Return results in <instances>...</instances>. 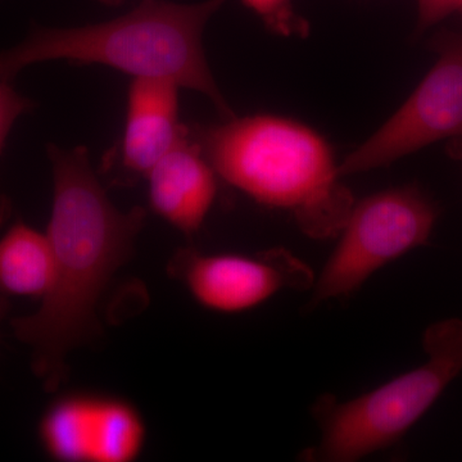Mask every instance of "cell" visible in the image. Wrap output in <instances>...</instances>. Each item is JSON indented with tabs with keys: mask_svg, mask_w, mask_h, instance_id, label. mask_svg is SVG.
<instances>
[{
	"mask_svg": "<svg viewBox=\"0 0 462 462\" xmlns=\"http://www.w3.org/2000/svg\"><path fill=\"white\" fill-rule=\"evenodd\" d=\"M53 205L47 236L53 282L38 311L12 320L32 351V367L48 393L66 378V358L100 336L98 305L115 273L133 256L147 212L121 211L109 199L83 145L47 147Z\"/></svg>",
	"mask_w": 462,
	"mask_h": 462,
	"instance_id": "cell-1",
	"label": "cell"
},
{
	"mask_svg": "<svg viewBox=\"0 0 462 462\" xmlns=\"http://www.w3.org/2000/svg\"><path fill=\"white\" fill-rule=\"evenodd\" d=\"M188 129L218 179L260 205L289 212L311 238L339 236L355 200L330 143L314 127L258 114Z\"/></svg>",
	"mask_w": 462,
	"mask_h": 462,
	"instance_id": "cell-2",
	"label": "cell"
},
{
	"mask_svg": "<svg viewBox=\"0 0 462 462\" xmlns=\"http://www.w3.org/2000/svg\"><path fill=\"white\" fill-rule=\"evenodd\" d=\"M225 0H143L105 23L79 27L32 25L23 42L0 51V81L14 83L26 67L63 60L112 67L132 78L169 79L211 100L221 117L234 114L216 83L203 47L206 25Z\"/></svg>",
	"mask_w": 462,
	"mask_h": 462,
	"instance_id": "cell-3",
	"label": "cell"
},
{
	"mask_svg": "<svg viewBox=\"0 0 462 462\" xmlns=\"http://www.w3.org/2000/svg\"><path fill=\"white\" fill-rule=\"evenodd\" d=\"M422 346L427 363L370 393L346 402L321 397L314 407L320 442L307 458L352 462L398 442L461 373L462 320L430 325Z\"/></svg>",
	"mask_w": 462,
	"mask_h": 462,
	"instance_id": "cell-4",
	"label": "cell"
},
{
	"mask_svg": "<svg viewBox=\"0 0 462 462\" xmlns=\"http://www.w3.org/2000/svg\"><path fill=\"white\" fill-rule=\"evenodd\" d=\"M437 217V207L415 187L378 191L355 203L310 309L348 297L384 264L427 243Z\"/></svg>",
	"mask_w": 462,
	"mask_h": 462,
	"instance_id": "cell-5",
	"label": "cell"
},
{
	"mask_svg": "<svg viewBox=\"0 0 462 462\" xmlns=\"http://www.w3.org/2000/svg\"><path fill=\"white\" fill-rule=\"evenodd\" d=\"M437 60L406 102L339 163L343 178L396 162L420 149L462 139V30L431 39Z\"/></svg>",
	"mask_w": 462,
	"mask_h": 462,
	"instance_id": "cell-6",
	"label": "cell"
},
{
	"mask_svg": "<svg viewBox=\"0 0 462 462\" xmlns=\"http://www.w3.org/2000/svg\"><path fill=\"white\" fill-rule=\"evenodd\" d=\"M44 454L60 462H133L147 439L144 418L125 398L67 392L51 401L38 425Z\"/></svg>",
	"mask_w": 462,
	"mask_h": 462,
	"instance_id": "cell-7",
	"label": "cell"
},
{
	"mask_svg": "<svg viewBox=\"0 0 462 462\" xmlns=\"http://www.w3.org/2000/svg\"><path fill=\"white\" fill-rule=\"evenodd\" d=\"M170 273L199 305L224 314L254 309L282 289L305 291L314 282L310 267L281 248L256 257L182 249L170 263Z\"/></svg>",
	"mask_w": 462,
	"mask_h": 462,
	"instance_id": "cell-8",
	"label": "cell"
},
{
	"mask_svg": "<svg viewBox=\"0 0 462 462\" xmlns=\"http://www.w3.org/2000/svg\"><path fill=\"white\" fill-rule=\"evenodd\" d=\"M179 87L161 78H134L127 91L123 135L103 157L99 172L115 185H133L180 141Z\"/></svg>",
	"mask_w": 462,
	"mask_h": 462,
	"instance_id": "cell-9",
	"label": "cell"
},
{
	"mask_svg": "<svg viewBox=\"0 0 462 462\" xmlns=\"http://www.w3.org/2000/svg\"><path fill=\"white\" fill-rule=\"evenodd\" d=\"M145 180L152 211L185 236L199 233L217 196L218 176L188 125L180 141Z\"/></svg>",
	"mask_w": 462,
	"mask_h": 462,
	"instance_id": "cell-10",
	"label": "cell"
},
{
	"mask_svg": "<svg viewBox=\"0 0 462 462\" xmlns=\"http://www.w3.org/2000/svg\"><path fill=\"white\" fill-rule=\"evenodd\" d=\"M53 251L47 233L17 221L0 238V293L39 298L53 282Z\"/></svg>",
	"mask_w": 462,
	"mask_h": 462,
	"instance_id": "cell-11",
	"label": "cell"
},
{
	"mask_svg": "<svg viewBox=\"0 0 462 462\" xmlns=\"http://www.w3.org/2000/svg\"><path fill=\"white\" fill-rule=\"evenodd\" d=\"M270 32L284 38H306L310 23L294 7L293 0H240Z\"/></svg>",
	"mask_w": 462,
	"mask_h": 462,
	"instance_id": "cell-12",
	"label": "cell"
},
{
	"mask_svg": "<svg viewBox=\"0 0 462 462\" xmlns=\"http://www.w3.org/2000/svg\"><path fill=\"white\" fill-rule=\"evenodd\" d=\"M35 108L36 103L29 97L18 93L12 83L0 81V154L18 118ZM11 212V199L0 190V226L7 223Z\"/></svg>",
	"mask_w": 462,
	"mask_h": 462,
	"instance_id": "cell-13",
	"label": "cell"
},
{
	"mask_svg": "<svg viewBox=\"0 0 462 462\" xmlns=\"http://www.w3.org/2000/svg\"><path fill=\"white\" fill-rule=\"evenodd\" d=\"M460 0H418V32H425L457 11Z\"/></svg>",
	"mask_w": 462,
	"mask_h": 462,
	"instance_id": "cell-14",
	"label": "cell"
},
{
	"mask_svg": "<svg viewBox=\"0 0 462 462\" xmlns=\"http://www.w3.org/2000/svg\"><path fill=\"white\" fill-rule=\"evenodd\" d=\"M9 311V300L8 297H5V294L0 293V327H2V322L5 320V316H7Z\"/></svg>",
	"mask_w": 462,
	"mask_h": 462,
	"instance_id": "cell-15",
	"label": "cell"
},
{
	"mask_svg": "<svg viewBox=\"0 0 462 462\" xmlns=\"http://www.w3.org/2000/svg\"><path fill=\"white\" fill-rule=\"evenodd\" d=\"M449 152L456 158H462V139L449 142Z\"/></svg>",
	"mask_w": 462,
	"mask_h": 462,
	"instance_id": "cell-16",
	"label": "cell"
},
{
	"mask_svg": "<svg viewBox=\"0 0 462 462\" xmlns=\"http://www.w3.org/2000/svg\"><path fill=\"white\" fill-rule=\"evenodd\" d=\"M99 2L103 3V5H118L121 2H124V0H99Z\"/></svg>",
	"mask_w": 462,
	"mask_h": 462,
	"instance_id": "cell-17",
	"label": "cell"
},
{
	"mask_svg": "<svg viewBox=\"0 0 462 462\" xmlns=\"http://www.w3.org/2000/svg\"><path fill=\"white\" fill-rule=\"evenodd\" d=\"M458 9H461L462 11V0H460V3H458Z\"/></svg>",
	"mask_w": 462,
	"mask_h": 462,
	"instance_id": "cell-18",
	"label": "cell"
}]
</instances>
